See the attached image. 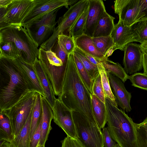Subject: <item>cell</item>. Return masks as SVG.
Instances as JSON below:
<instances>
[{
	"mask_svg": "<svg viewBox=\"0 0 147 147\" xmlns=\"http://www.w3.org/2000/svg\"><path fill=\"white\" fill-rule=\"evenodd\" d=\"M88 9L89 4L69 31V36L74 39L85 33Z\"/></svg>",
	"mask_w": 147,
	"mask_h": 147,
	"instance_id": "obj_28",
	"label": "cell"
},
{
	"mask_svg": "<svg viewBox=\"0 0 147 147\" xmlns=\"http://www.w3.org/2000/svg\"><path fill=\"white\" fill-rule=\"evenodd\" d=\"M14 42L20 51L21 58L33 65L38 56L39 49L29 36L25 27L10 26L0 30V42Z\"/></svg>",
	"mask_w": 147,
	"mask_h": 147,
	"instance_id": "obj_4",
	"label": "cell"
},
{
	"mask_svg": "<svg viewBox=\"0 0 147 147\" xmlns=\"http://www.w3.org/2000/svg\"><path fill=\"white\" fill-rule=\"evenodd\" d=\"M142 67L143 73L147 75V55L144 53H143Z\"/></svg>",
	"mask_w": 147,
	"mask_h": 147,
	"instance_id": "obj_43",
	"label": "cell"
},
{
	"mask_svg": "<svg viewBox=\"0 0 147 147\" xmlns=\"http://www.w3.org/2000/svg\"><path fill=\"white\" fill-rule=\"evenodd\" d=\"M114 147H121V146L117 143L116 144Z\"/></svg>",
	"mask_w": 147,
	"mask_h": 147,
	"instance_id": "obj_50",
	"label": "cell"
},
{
	"mask_svg": "<svg viewBox=\"0 0 147 147\" xmlns=\"http://www.w3.org/2000/svg\"><path fill=\"white\" fill-rule=\"evenodd\" d=\"M36 92L27 91L12 107L3 111L9 119L14 138L24 125L32 111Z\"/></svg>",
	"mask_w": 147,
	"mask_h": 147,
	"instance_id": "obj_7",
	"label": "cell"
},
{
	"mask_svg": "<svg viewBox=\"0 0 147 147\" xmlns=\"http://www.w3.org/2000/svg\"><path fill=\"white\" fill-rule=\"evenodd\" d=\"M13 0H0V7L6 8Z\"/></svg>",
	"mask_w": 147,
	"mask_h": 147,
	"instance_id": "obj_46",
	"label": "cell"
},
{
	"mask_svg": "<svg viewBox=\"0 0 147 147\" xmlns=\"http://www.w3.org/2000/svg\"><path fill=\"white\" fill-rule=\"evenodd\" d=\"M123 65L126 73L134 74L142 67L143 53L140 45L132 42L127 44L123 50Z\"/></svg>",
	"mask_w": 147,
	"mask_h": 147,
	"instance_id": "obj_13",
	"label": "cell"
},
{
	"mask_svg": "<svg viewBox=\"0 0 147 147\" xmlns=\"http://www.w3.org/2000/svg\"><path fill=\"white\" fill-rule=\"evenodd\" d=\"M33 7L23 20L21 25L26 28L40 20L52 11L65 6L68 8L67 0H34Z\"/></svg>",
	"mask_w": 147,
	"mask_h": 147,
	"instance_id": "obj_10",
	"label": "cell"
},
{
	"mask_svg": "<svg viewBox=\"0 0 147 147\" xmlns=\"http://www.w3.org/2000/svg\"><path fill=\"white\" fill-rule=\"evenodd\" d=\"M0 147H15L10 142L0 140Z\"/></svg>",
	"mask_w": 147,
	"mask_h": 147,
	"instance_id": "obj_47",
	"label": "cell"
},
{
	"mask_svg": "<svg viewBox=\"0 0 147 147\" xmlns=\"http://www.w3.org/2000/svg\"><path fill=\"white\" fill-rule=\"evenodd\" d=\"M92 40L95 47L105 57H108L114 52L113 49L114 44L110 35L93 37Z\"/></svg>",
	"mask_w": 147,
	"mask_h": 147,
	"instance_id": "obj_26",
	"label": "cell"
},
{
	"mask_svg": "<svg viewBox=\"0 0 147 147\" xmlns=\"http://www.w3.org/2000/svg\"><path fill=\"white\" fill-rule=\"evenodd\" d=\"M73 52L78 56L92 80L93 81L100 74L98 67L92 63L86 57L84 53L76 46Z\"/></svg>",
	"mask_w": 147,
	"mask_h": 147,
	"instance_id": "obj_31",
	"label": "cell"
},
{
	"mask_svg": "<svg viewBox=\"0 0 147 147\" xmlns=\"http://www.w3.org/2000/svg\"><path fill=\"white\" fill-rule=\"evenodd\" d=\"M42 102L41 136L38 145H44L52 129L51 126L53 119V109L46 98L41 95Z\"/></svg>",
	"mask_w": 147,
	"mask_h": 147,
	"instance_id": "obj_19",
	"label": "cell"
},
{
	"mask_svg": "<svg viewBox=\"0 0 147 147\" xmlns=\"http://www.w3.org/2000/svg\"><path fill=\"white\" fill-rule=\"evenodd\" d=\"M61 147H71L70 138L68 136L61 141Z\"/></svg>",
	"mask_w": 147,
	"mask_h": 147,
	"instance_id": "obj_45",
	"label": "cell"
},
{
	"mask_svg": "<svg viewBox=\"0 0 147 147\" xmlns=\"http://www.w3.org/2000/svg\"><path fill=\"white\" fill-rule=\"evenodd\" d=\"M37 58L48 76L55 95L59 96L61 92L67 63H64L51 50L45 51L40 48Z\"/></svg>",
	"mask_w": 147,
	"mask_h": 147,
	"instance_id": "obj_6",
	"label": "cell"
},
{
	"mask_svg": "<svg viewBox=\"0 0 147 147\" xmlns=\"http://www.w3.org/2000/svg\"><path fill=\"white\" fill-rule=\"evenodd\" d=\"M53 119L55 123L61 128L67 136L78 138L72 111L58 98H57L53 108Z\"/></svg>",
	"mask_w": 147,
	"mask_h": 147,
	"instance_id": "obj_12",
	"label": "cell"
},
{
	"mask_svg": "<svg viewBox=\"0 0 147 147\" xmlns=\"http://www.w3.org/2000/svg\"><path fill=\"white\" fill-rule=\"evenodd\" d=\"M92 111L94 118L99 127H105L107 121V113L105 103L95 95H91Z\"/></svg>",
	"mask_w": 147,
	"mask_h": 147,
	"instance_id": "obj_22",
	"label": "cell"
},
{
	"mask_svg": "<svg viewBox=\"0 0 147 147\" xmlns=\"http://www.w3.org/2000/svg\"><path fill=\"white\" fill-rule=\"evenodd\" d=\"M107 73H110L120 79L124 83L130 76L126 73L124 69L119 63H115L107 58L101 61Z\"/></svg>",
	"mask_w": 147,
	"mask_h": 147,
	"instance_id": "obj_25",
	"label": "cell"
},
{
	"mask_svg": "<svg viewBox=\"0 0 147 147\" xmlns=\"http://www.w3.org/2000/svg\"><path fill=\"white\" fill-rule=\"evenodd\" d=\"M114 11L125 25L130 27L142 18L140 0H116Z\"/></svg>",
	"mask_w": 147,
	"mask_h": 147,
	"instance_id": "obj_11",
	"label": "cell"
},
{
	"mask_svg": "<svg viewBox=\"0 0 147 147\" xmlns=\"http://www.w3.org/2000/svg\"><path fill=\"white\" fill-rule=\"evenodd\" d=\"M78 139L84 147H104L102 131L95 120L72 111Z\"/></svg>",
	"mask_w": 147,
	"mask_h": 147,
	"instance_id": "obj_5",
	"label": "cell"
},
{
	"mask_svg": "<svg viewBox=\"0 0 147 147\" xmlns=\"http://www.w3.org/2000/svg\"><path fill=\"white\" fill-rule=\"evenodd\" d=\"M55 28L43 26L34 30L26 29L29 36L38 48L49 38L52 34Z\"/></svg>",
	"mask_w": 147,
	"mask_h": 147,
	"instance_id": "obj_23",
	"label": "cell"
},
{
	"mask_svg": "<svg viewBox=\"0 0 147 147\" xmlns=\"http://www.w3.org/2000/svg\"><path fill=\"white\" fill-rule=\"evenodd\" d=\"M131 85L147 90V75L143 73H136L130 76Z\"/></svg>",
	"mask_w": 147,
	"mask_h": 147,
	"instance_id": "obj_37",
	"label": "cell"
},
{
	"mask_svg": "<svg viewBox=\"0 0 147 147\" xmlns=\"http://www.w3.org/2000/svg\"><path fill=\"white\" fill-rule=\"evenodd\" d=\"M34 5V0H13L0 19V30L10 26L21 25Z\"/></svg>",
	"mask_w": 147,
	"mask_h": 147,
	"instance_id": "obj_8",
	"label": "cell"
},
{
	"mask_svg": "<svg viewBox=\"0 0 147 147\" xmlns=\"http://www.w3.org/2000/svg\"><path fill=\"white\" fill-rule=\"evenodd\" d=\"M14 138L9 118L4 112H0V140L11 142Z\"/></svg>",
	"mask_w": 147,
	"mask_h": 147,
	"instance_id": "obj_27",
	"label": "cell"
},
{
	"mask_svg": "<svg viewBox=\"0 0 147 147\" xmlns=\"http://www.w3.org/2000/svg\"><path fill=\"white\" fill-rule=\"evenodd\" d=\"M99 72L105 96L109 98L113 101L116 102L111 90L108 76L103 67L99 69Z\"/></svg>",
	"mask_w": 147,
	"mask_h": 147,
	"instance_id": "obj_38",
	"label": "cell"
},
{
	"mask_svg": "<svg viewBox=\"0 0 147 147\" xmlns=\"http://www.w3.org/2000/svg\"><path fill=\"white\" fill-rule=\"evenodd\" d=\"M36 147H45L44 145H38Z\"/></svg>",
	"mask_w": 147,
	"mask_h": 147,
	"instance_id": "obj_51",
	"label": "cell"
},
{
	"mask_svg": "<svg viewBox=\"0 0 147 147\" xmlns=\"http://www.w3.org/2000/svg\"><path fill=\"white\" fill-rule=\"evenodd\" d=\"M142 18L141 21L147 20V0H140Z\"/></svg>",
	"mask_w": 147,
	"mask_h": 147,
	"instance_id": "obj_42",
	"label": "cell"
},
{
	"mask_svg": "<svg viewBox=\"0 0 147 147\" xmlns=\"http://www.w3.org/2000/svg\"><path fill=\"white\" fill-rule=\"evenodd\" d=\"M71 147H84L78 138H70Z\"/></svg>",
	"mask_w": 147,
	"mask_h": 147,
	"instance_id": "obj_44",
	"label": "cell"
},
{
	"mask_svg": "<svg viewBox=\"0 0 147 147\" xmlns=\"http://www.w3.org/2000/svg\"><path fill=\"white\" fill-rule=\"evenodd\" d=\"M61 8L55 9L43 17L37 22L32 24L30 27L26 28L30 30H34L43 26H48L55 28L57 22L55 20L58 11Z\"/></svg>",
	"mask_w": 147,
	"mask_h": 147,
	"instance_id": "obj_33",
	"label": "cell"
},
{
	"mask_svg": "<svg viewBox=\"0 0 147 147\" xmlns=\"http://www.w3.org/2000/svg\"><path fill=\"white\" fill-rule=\"evenodd\" d=\"M106 11L103 1L89 0V9L85 34L93 37L98 22Z\"/></svg>",
	"mask_w": 147,
	"mask_h": 147,
	"instance_id": "obj_16",
	"label": "cell"
},
{
	"mask_svg": "<svg viewBox=\"0 0 147 147\" xmlns=\"http://www.w3.org/2000/svg\"><path fill=\"white\" fill-rule=\"evenodd\" d=\"M41 116L37 126L30 139L29 147H36L38 145L41 136Z\"/></svg>",
	"mask_w": 147,
	"mask_h": 147,
	"instance_id": "obj_40",
	"label": "cell"
},
{
	"mask_svg": "<svg viewBox=\"0 0 147 147\" xmlns=\"http://www.w3.org/2000/svg\"><path fill=\"white\" fill-rule=\"evenodd\" d=\"M79 1L76 0H67V5L69 6V5H74L77 2Z\"/></svg>",
	"mask_w": 147,
	"mask_h": 147,
	"instance_id": "obj_49",
	"label": "cell"
},
{
	"mask_svg": "<svg viewBox=\"0 0 147 147\" xmlns=\"http://www.w3.org/2000/svg\"><path fill=\"white\" fill-rule=\"evenodd\" d=\"M92 94L95 95L101 101L105 103L106 96L102 87L100 74L93 81Z\"/></svg>",
	"mask_w": 147,
	"mask_h": 147,
	"instance_id": "obj_39",
	"label": "cell"
},
{
	"mask_svg": "<svg viewBox=\"0 0 147 147\" xmlns=\"http://www.w3.org/2000/svg\"><path fill=\"white\" fill-rule=\"evenodd\" d=\"M91 95L80 76L73 53H70L61 92L58 98L71 110L95 120L92 111Z\"/></svg>",
	"mask_w": 147,
	"mask_h": 147,
	"instance_id": "obj_1",
	"label": "cell"
},
{
	"mask_svg": "<svg viewBox=\"0 0 147 147\" xmlns=\"http://www.w3.org/2000/svg\"><path fill=\"white\" fill-rule=\"evenodd\" d=\"M29 90L14 59L0 55V110L9 109Z\"/></svg>",
	"mask_w": 147,
	"mask_h": 147,
	"instance_id": "obj_2",
	"label": "cell"
},
{
	"mask_svg": "<svg viewBox=\"0 0 147 147\" xmlns=\"http://www.w3.org/2000/svg\"><path fill=\"white\" fill-rule=\"evenodd\" d=\"M41 95L40 94L36 92L35 94L32 114L30 139L37 126L41 116L42 113Z\"/></svg>",
	"mask_w": 147,
	"mask_h": 147,
	"instance_id": "obj_29",
	"label": "cell"
},
{
	"mask_svg": "<svg viewBox=\"0 0 147 147\" xmlns=\"http://www.w3.org/2000/svg\"><path fill=\"white\" fill-rule=\"evenodd\" d=\"M115 19L106 11L105 12L98 22L93 37L110 36L115 26Z\"/></svg>",
	"mask_w": 147,
	"mask_h": 147,
	"instance_id": "obj_21",
	"label": "cell"
},
{
	"mask_svg": "<svg viewBox=\"0 0 147 147\" xmlns=\"http://www.w3.org/2000/svg\"><path fill=\"white\" fill-rule=\"evenodd\" d=\"M33 66L37 76L46 98L52 108L57 98L48 75L40 61L37 58Z\"/></svg>",
	"mask_w": 147,
	"mask_h": 147,
	"instance_id": "obj_18",
	"label": "cell"
},
{
	"mask_svg": "<svg viewBox=\"0 0 147 147\" xmlns=\"http://www.w3.org/2000/svg\"><path fill=\"white\" fill-rule=\"evenodd\" d=\"M114 44L113 50L123 51L128 43L134 42L133 34L130 27L125 25L119 18L118 22L115 25L110 35Z\"/></svg>",
	"mask_w": 147,
	"mask_h": 147,
	"instance_id": "obj_15",
	"label": "cell"
},
{
	"mask_svg": "<svg viewBox=\"0 0 147 147\" xmlns=\"http://www.w3.org/2000/svg\"><path fill=\"white\" fill-rule=\"evenodd\" d=\"M89 0H80L71 6L64 15L59 18L58 26L55 27L50 38L51 41L55 42L58 36L61 34L66 35L77 19L88 5Z\"/></svg>",
	"mask_w": 147,
	"mask_h": 147,
	"instance_id": "obj_9",
	"label": "cell"
},
{
	"mask_svg": "<svg viewBox=\"0 0 147 147\" xmlns=\"http://www.w3.org/2000/svg\"><path fill=\"white\" fill-rule=\"evenodd\" d=\"M140 47L142 53L147 55V42L140 44Z\"/></svg>",
	"mask_w": 147,
	"mask_h": 147,
	"instance_id": "obj_48",
	"label": "cell"
},
{
	"mask_svg": "<svg viewBox=\"0 0 147 147\" xmlns=\"http://www.w3.org/2000/svg\"><path fill=\"white\" fill-rule=\"evenodd\" d=\"M134 42H147V20L137 22L130 27Z\"/></svg>",
	"mask_w": 147,
	"mask_h": 147,
	"instance_id": "obj_30",
	"label": "cell"
},
{
	"mask_svg": "<svg viewBox=\"0 0 147 147\" xmlns=\"http://www.w3.org/2000/svg\"><path fill=\"white\" fill-rule=\"evenodd\" d=\"M107 128L112 139L121 147H139L136 124L125 112L119 109L116 102L105 98Z\"/></svg>",
	"mask_w": 147,
	"mask_h": 147,
	"instance_id": "obj_3",
	"label": "cell"
},
{
	"mask_svg": "<svg viewBox=\"0 0 147 147\" xmlns=\"http://www.w3.org/2000/svg\"><path fill=\"white\" fill-rule=\"evenodd\" d=\"M0 55L14 59L21 57V53L15 44L12 42H0Z\"/></svg>",
	"mask_w": 147,
	"mask_h": 147,
	"instance_id": "obj_34",
	"label": "cell"
},
{
	"mask_svg": "<svg viewBox=\"0 0 147 147\" xmlns=\"http://www.w3.org/2000/svg\"><path fill=\"white\" fill-rule=\"evenodd\" d=\"M115 101L122 110L127 112L131 110L130 102L131 93L126 89L123 83L119 78L110 73H107Z\"/></svg>",
	"mask_w": 147,
	"mask_h": 147,
	"instance_id": "obj_14",
	"label": "cell"
},
{
	"mask_svg": "<svg viewBox=\"0 0 147 147\" xmlns=\"http://www.w3.org/2000/svg\"><path fill=\"white\" fill-rule=\"evenodd\" d=\"M102 131L104 138V147H114L116 144L115 142L113 140L107 127H104Z\"/></svg>",
	"mask_w": 147,
	"mask_h": 147,
	"instance_id": "obj_41",
	"label": "cell"
},
{
	"mask_svg": "<svg viewBox=\"0 0 147 147\" xmlns=\"http://www.w3.org/2000/svg\"><path fill=\"white\" fill-rule=\"evenodd\" d=\"M14 60L22 72L28 90L39 93L45 97L33 65L26 63L20 57Z\"/></svg>",
	"mask_w": 147,
	"mask_h": 147,
	"instance_id": "obj_17",
	"label": "cell"
},
{
	"mask_svg": "<svg viewBox=\"0 0 147 147\" xmlns=\"http://www.w3.org/2000/svg\"><path fill=\"white\" fill-rule=\"evenodd\" d=\"M74 61L80 76L84 84L92 94L93 81L92 80L81 60L74 52H73Z\"/></svg>",
	"mask_w": 147,
	"mask_h": 147,
	"instance_id": "obj_32",
	"label": "cell"
},
{
	"mask_svg": "<svg viewBox=\"0 0 147 147\" xmlns=\"http://www.w3.org/2000/svg\"><path fill=\"white\" fill-rule=\"evenodd\" d=\"M32 112L19 134L11 142L15 147H29Z\"/></svg>",
	"mask_w": 147,
	"mask_h": 147,
	"instance_id": "obj_24",
	"label": "cell"
},
{
	"mask_svg": "<svg viewBox=\"0 0 147 147\" xmlns=\"http://www.w3.org/2000/svg\"><path fill=\"white\" fill-rule=\"evenodd\" d=\"M58 42L60 47L68 55L73 53L76 47L74 39L63 34L59 35Z\"/></svg>",
	"mask_w": 147,
	"mask_h": 147,
	"instance_id": "obj_35",
	"label": "cell"
},
{
	"mask_svg": "<svg viewBox=\"0 0 147 147\" xmlns=\"http://www.w3.org/2000/svg\"><path fill=\"white\" fill-rule=\"evenodd\" d=\"M137 142L139 147H147V117L141 123L136 124Z\"/></svg>",
	"mask_w": 147,
	"mask_h": 147,
	"instance_id": "obj_36",
	"label": "cell"
},
{
	"mask_svg": "<svg viewBox=\"0 0 147 147\" xmlns=\"http://www.w3.org/2000/svg\"><path fill=\"white\" fill-rule=\"evenodd\" d=\"M76 46L84 53L102 61L108 58L105 57L94 45L92 38L84 34L74 39Z\"/></svg>",
	"mask_w": 147,
	"mask_h": 147,
	"instance_id": "obj_20",
	"label": "cell"
}]
</instances>
